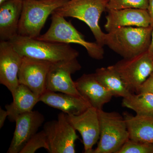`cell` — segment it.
Instances as JSON below:
<instances>
[{
  "mask_svg": "<svg viewBox=\"0 0 153 153\" xmlns=\"http://www.w3.org/2000/svg\"><path fill=\"white\" fill-rule=\"evenodd\" d=\"M14 49L22 57H27L55 63L77 58L78 51L69 44L42 41L17 35L10 40Z\"/></svg>",
  "mask_w": 153,
  "mask_h": 153,
  "instance_id": "2",
  "label": "cell"
},
{
  "mask_svg": "<svg viewBox=\"0 0 153 153\" xmlns=\"http://www.w3.org/2000/svg\"><path fill=\"white\" fill-rule=\"evenodd\" d=\"M153 30L151 26L115 28L106 34L105 45L123 58L135 57L148 51Z\"/></svg>",
  "mask_w": 153,
  "mask_h": 153,
  "instance_id": "1",
  "label": "cell"
},
{
  "mask_svg": "<svg viewBox=\"0 0 153 153\" xmlns=\"http://www.w3.org/2000/svg\"><path fill=\"white\" fill-rule=\"evenodd\" d=\"M96 78L115 97H127L132 93L114 65L97 68L94 73Z\"/></svg>",
  "mask_w": 153,
  "mask_h": 153,
  "instance_id": "20",
  "label": "cell"
},
{
  "mask_svg": "<svg viewBox=\"0 0 153 153\" xmlns=\"http://www.w3.org/2000/svg\"><path fill=\"white\" fill-rule=\"evenodd\" d=\"M114 66L130 91L138 93L153 72V57L147 51L135 57L123 58Z\"/></svg>",
  "mask_w": 153,
  "mask_h": 153,
  "instance_id": "7",
  "label": "cell"
},
{
  "mask_svg": "<svg viewBox=\"0 0 153 153\" xmlns=\"http://www.w3.org/2000/svg\"><path fill=\"white\" fill-rule=\"evenodd\" d=\"M45 121L44 115L32 111L20 115L16 119L13 139L7 153H20L28 141L36 133Z\"/></svg>",
  "mask_w": 153,
  "mask_h": 153,
  "instance_id": "13",
  "label": "cell"
},
{
  "mask_svg": "<svg viewBox=\"0 0 153 153\" xmlns=\"http://www.w3.org/2000/svg\"><path fill=\"white\" fill-rule=\"evenodd\" d=\"M69 0H23L18 35L37 38L48 17Z\"/></svg>",
  "mask_w": 153,
  "mask_h": 153,
  "instance_id": "4",
  "label": "cell"
},
{
  "mask_svg": "<svg viewBox=\"0 0 153 153\" xmlns=\"http://www.w3.org/2000/svg\"><path fill=\"white\" fill-rule=\"evenodd\" d=\"M118 153H153V144L129 139Z\"/></svg>",
  "mask_w": 153,
  "mask_h": 153,
  "instance_id": "24",
  "label": "cell"
},
{
  "mask_svg": "<svg viewBox=\"0 0 153 153\" xmlns=\"http://www.w3.org/2000/svg\"><path fill=\"white\" fill-rule=\"evenodd\" d=\"M104 27L107 32L120 27H147L150 26L147 10L136 8L107 10Z\"/></svg>",
  "mask_w": 153,
  "mask_h": 153,
  "instance_id": "14",
  "label": "cell"
},
{
  "mask_svg": "<svg viewBox=\"0 0 153 153\" xmlns=\"http://www.w3.org/2000/svg\"><path fill=\"white\" fill-rule=\"evenodd\" d=\"M129 139L153 144V117L124 112Z\"/></svg>",
  "mask_w": 153,
  "mask_h": 153,
  "instance_id": "19",
  "label": "cell"
},
{
  "mask_svg": "<svg viewBox=\"0 0 153 153\" xmlns=\"http://www.w3.org/2000/svg\"><path fill=\"white\" fill-rule=\"evenodd\" d=\"M23 0H8L0 5V40L10 41L18 35Z\"/></svg>",
  "mask_w": 153,
  "mask_h": 153,
  "instance_id": "17",
  "label": "cell"
},
{
  "mask_svg": "<svg viewBox=\"0 0 153 153\" xmlns=\"http://www.w3.org/2000/svg\"><path fill=\"white\" fill-rule=\"evenodd\" d=\"M81 68L77 58L52 63L47 74L46 90L82 97L71 77Z\"/></svg>",
  "mask_w": 153,
  "mask_h": 153,
  "instance_id": "9",
  "label": "cell"
},
{
  "mask_svg": "<svg viewBox=\"0 0 153 153\" xmlns=\"http://www.w3.org/2000/svg\"><path fill=\"white\" fill-rule=\"evenodd\" d=\"M43 130L49 144V153H75V141L78 138L76 131L69 123L63 112L57 120L46 123Z\"/></svg>",
  "mask_w": 153,
  "mask_h": 153,
  "instance_id": "8",
  "label": "cell"
},
{
  "mask_svg": "<svg viewBox=\"0 0 153 153\" xmlns=\"http://www.w3.org/2000/svg\"><path fill=\"white\" fill-rule=\"evenodd\" d=\"M7 1H8V0H0V5L2 3Z\"/></svg>",
  "mask_w": 153,
  "mask_h": 153,
  "instance_id": "29",
  "label": "cell"
},
{
  "mask_svg": "<svg viewBox=\"0 0 153 153\" xmlns=\"http://www.w3.org/2000/svg\"><path fill=\"white\" fill-rule=\"evenodd\" d=\"M23 57L9 41L0 42V83L13 94L19 85L18 74Z\"/></svg>",
  "mask_w": 153,
  "mask_h": 153,
  "instance_id": "12",
  "label": "cell"
},
{
  "mask_svg": "<svg viewBox=\"0 0 153 153\" xmlns=\"http://www.w3.org/2000/svg\"><path fill=\"white\" fill-rule=\"evenodd\" d=\"M52 63L27 57H23L18 78L19 84L26 85L38 96L47 91V74Z\"/></svg>",
  "mask_w": 153,
  "mask_h": 153,
  "instance_id": "10",
  "label": "cell"
},
{
  "mask_svg": "<svg viewBox=\"0 0 153 153\" xmlns=\"http://www.w3.org/2000/svg\"><path fill=\"white\" fill-rule=\"evenodd\" d=\"M149 0H108L106 10L136 8L147 10Z\"/></svg>",
  "mask_w": 153,
  "mask_h": 153,
  "instance_id": "23",
  "label": "cell"
},
{
  "mask_svg": "<svg viewBox=\"0 0 153 153\" xmlns=\"http://www.w3.org/2000/svg\"><path fill=\"white\" fill-rule=\"evenodd\" d=\"M12 95L13 101L5 105L8 114L7 118L12 122H15L20 115L33 111L34 106L40 101V97L23 84H19Z\"/></svg>",
  "mask_w": 153,
  "mask_h": 153,
  "instance_id": "18",
  "label": "cell"
},
{
  "mask_svg": "<svg viewBox=\"0 0 153 153\" xmlns=\"http://www.w3.org/2000/svg\"><path fill=\"white\" fill-rule=\"evenodd\" d=\"M97 110L100 136L97 147L92 153H118L129 139L125 120L118 113Z\"/></svg>",
  "mask_w": 153,
  "mask_h": 153,
  "instance_id": "5",
  "label": "cell"
},
{
  "mask_svg": "<svg viewBox=\"0 0 153 153\" xmlns=\"http://www.w3.org/2000/svg\"><path fill=\"white\" fill-rule=\"evenodd\" d=\"M66 117L69 123L82 137L83 153H92L93 146L98 141L100 136L97 109L90 106L81 114H66Z\"/></svg>",
  "mask_w": 153,
  "mask_h": 153,
  "instance_id": "11",
  "label": "cell"
},
{
  "mask_svg": "<svg viewBox=\"0 0 153 153\" xmlns=\"http://www.w3.org/2000/svg\"><path fill=\"white\" fill-rule=\"evenodd\" d=\"M51 20V25L47 32L37 39L64 44H79L85 48L91 58L97 60L103 59L104 55L103 47L96 42L86 41L84 36L71 22L66 21L65 17L54 12L52 14Z\"/></svg>",
  "mask_w": 153,
  "mask_h": 153,
  "instance_id": "6",
  "label": "cell"
},
{
  "mask_svg": "<svg viewBox=\"0 0 153 153\" xmlns=\"http://www.w3.org/2000/svg\"><path fill=\"white\" fill-rule=\"evenodd\" d=\"M74 82L82 97L97 109H102L113 97L97 79L94 73L83 74Z\"/></svg>",
  "mask_w": 153,
  "mask_h": 153,
  "instance_id": "15",
  "label": "cell"
},
{
  "mask_svg": "<svg viewBox=\"0 0 153 153\" xmlns=\"http://www.w3.org/2000/svg\"><path fill=\"white\" fill-rule=\"evenodd\" d=\"M148 52L149 54L153 57V30L152 33V38H151V41L149 47L148 49Z\"/></svg>",
  "mask_w": 153,
  "mask_h": 153,
  "instance_id": "28",
  "label": "cell"
},
{
  "mask_svg": "<svg viewBox=\"0 0 153 153\" xmlns=\"http://www.w3.org/2000/svg\"><path fill=\"white\" fill-rule=\"evenodd\" d=\"M8 116V114L7 110L0 108V128H1L4 125L6 119Z\"/></svg>",
  "mask_w": 153,
  "mask_h": 153,
  "instance_id": "26",
  "label": "cell"
},
{
  "mask_svg": "<svg viewBox=\"0 0 153 153\" xmlns=\"http://www.w3.org/2000/svg\"><path fill=\"white\" fill-rule=\"evenodd\" d=\"M122 105L138 115L153 117V94H151L131 93L123 98Z\"/></svg>",
  "mask_w": 153,
  "mask_h": 153,
  "instance_id": "21",
  "label": "cell"
},
{
  "mask_svg": "<svg viewBox=\"0 0 153 153\" xmlns=\"http://www.w3.org/2000/svg\"><path fill=\"white\" fill-rule=\"evenodd\" d=\"M147 11L150 18V26L153 29V0H149Z\"/></svg>",
  "mask_w": 153,
  "mask_h": 153,
  "instance_id": "27",
  "label": "cell"
},
{
  "mask_svg": "<svg viewBox=\"0 0 153 153\" xmlns=\"http://www.w3.org/2000/svg\"><path fill=\"white\" fill-rule=\"evenodd\" d=\"M44 148L49 150L47 136L44 130L38 132L32 137L20 153H34L38 149Z\"/></svg>",
  "mask_w": 153,
  "mask_h": 153,
  "instance_id": "22",
  "label": "cell"
},
{
  "mask_svg": "<svg viewBox=\"0 0 153 153\" xmlns=\"http://www.w3.org/2000/svg\"><path fill=\"white\" fill-rule=\"evenodd\" d=\"M108 2V0H69L54 12L65 18L71 17L85 22L96 42L103 47L106 33L101 30L99 22L102 14L107 9Z\"/></svg>",
  "mask_w": 153,
  "mask_h": 153,
  "instance_id": "3",
  "label": "cell"
},
{
  "mask_svg": "<svg viewBox=\"0 0 153 153\" xmlns=\"http://www.w3.org/2000/svg\"><path fill=\"white\" fill-rule=\"evenodd\" d=\"M39 101L67 115L81 114L91 106L82 97L50 91H46L41 95Z\"/></svg>",
  "mask_w": 153,
  "mask_h": 153,
  "instance_id": "16",
  "label": "cell"
},
{
  "mask_svg": "<svg viewBox=\"0 0 153 153\" xmlns=\"http://www.w3.org/2000/svg\"><path fill=\"white\" fill-rule=\"evenodd\" d=\"M139 93H148L153 94V72L140 88Z\"/></svg>",
  "mask_w": 153,
  "mask_h": 153,
  "instance_id": "25",
  "label": "cell"
}]
</instances>
